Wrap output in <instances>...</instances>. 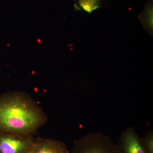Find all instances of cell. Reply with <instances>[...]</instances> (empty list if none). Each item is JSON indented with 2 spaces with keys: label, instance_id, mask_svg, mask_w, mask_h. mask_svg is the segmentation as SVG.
<instances>
[{
  "label": "cell",
  "instance_id": "cell-1",
  "mask_svg": "<svg viewBox=\"0 0 153 153\" xmlns=\"http://www.w3.org/2000/svg\"><path fill=\"white\" fill-rule=\"evenodd\" d=\"M47 120L45 112L27 94L9 92L0 95V131L32 138Z\"/></svg>",
  "mask_w": 153,
  "mask_h": 153
},
{
  "label": "cell",
  "instance_id": "cell-2",
  "mask_svg": "<svg viewBox=\"0 0 153 153\" xmlns=\"http://www.w3.org/2000/svg\"><path fill=\"white\" fill-rule=\"evenodd\" d=\"M71 153H119L117 145L101 132L88 134L74 141Z\"/></svg>",
  "mask_w": 153,
  "mask_h": 153
},
{
  "label": "cell",
  "instance_id": "cell-3",
  "mask_svg": "<svg viewBox=\"0 0 153 153\" xmlns=\"http://www.w3.org/2000/svg\"><path fill=\"white\" fill-rule=\"evenodd\" d=\"M33 143L32 138L0 131V153H29Z\"/></svg>",
  "mask_w": 153,
  "mask_h": 153
},
{
  "label": "cell",
  "instance_id": "cell-4",
  "mask_svg": "<svg viewBox=\"0 0 153 153\" xmlns=\"http://www.w3.org/2000/svg\"><path fill=\"white\" fill-rule=\"evenodd\" d=\"M117 145L119 153H147L141 138L132 127H128L122 133Z\"/></svg>",
  "mask_w": 153,
  "mask_h": 153
},
{
  "label": "cell",
  "instance_id": "cell-5",
  "mask_svg": "<svg viewBox=\"0 0 153 153\" xmlns=\"http://www.w3.org/2000/svg\"><path fill=\"white\" fill-rule=\"evenodd\" d=\"M29 153H69L65 143L58 140L39 138L33 141Z\"/></svg>",
  "mask_w": 153,
  "mask_h": 153
},
{
  "label": "cell",
  "instance_id": "cell-6",
  "mask_svg": "<svg viewBox=\"0 0 153 153\" xmlns=\"http://www.w3.org/2000/svg\"><path fill=\"white\" fill-rule=\"evenodd\" d=\"M101 0H78L79 7L88 13H91L96 9L100 7ZM79 9V10H80Z\"/></svg>",
  "mask_w": 153,
  "mask_h": 153
},
{
  "label": "cell",
  "instance_id": "cell-7",
  "mask_svg": "<svg viewBox=\"0 0 153 153\" xmlns=\"http://www.w3.org/2000/svg\"><path fill=\"white\" fill-rule=\"evenodd\" d=\"M143 146L147 153H153V130L149 131L141 138Z\"/></svg>",
  "mask_w": 153,
  "mask_h": 153
}]
</instances>
